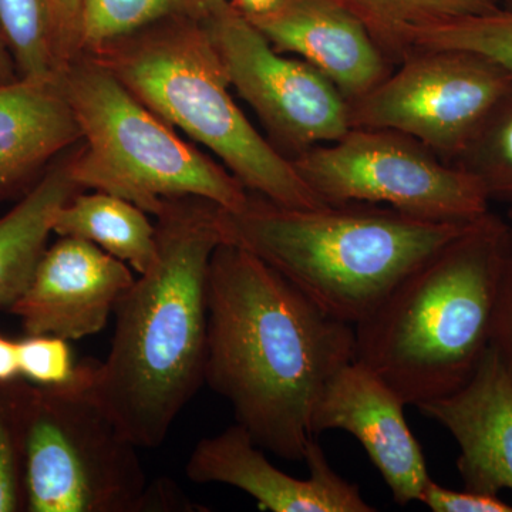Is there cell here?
I'll return each mask as SVG.
<instances>
[{"instance_id":"24","label":"cell","mask_w":512,"mask_h":512,"mask_svg":"<svg viewBox=\"0 0 512 512\" xmlns=\"http://www.w3.org/2000/svg\"><path fill=\"white\" fill-rule=\"evenodd\" d=\"M20 376L47 389H66L94 379L99 362H74L69 340L53 335H28L19 342Z\"/></svg>"},{"instance_id":"21","label":"cell","mask_w":512,"mask_h":512,"mask_svg":"<svg viewBox=\"0 0 512 512\" xmlns=\"http://www.w3.org/2000/svg\"><path fill=\"white\" fill-rule=\"evenodd\" d=\"M0 39L19 79L53 80L63 67L56 0H0Z\"/></svg>"},{"instance_id":"19","label":"cell","mask_w":512,"mask_h":512,"mask_svg":"<svg viewBox=\"0 0 512 512\" xmlns=\"http://www.w3.org/2000/svg\"><path fill=\"white\" fill-rule=\"evenodd\" d=\"M229 0H83L77 55H94L124 37L170 20L205 22Z\"/></svg>"},{"instance_id":"4","label":"cell","mask_w":512,"mask_h":512,"mask_svg":"<svg viewBox=\"0 0 512 512\" xmlns=\"http://www.w3.org/2000/svg\"><path fill=\"white\" fill-rule=\"evenodd\" d=\"M470 222L423 220L357 202L285 207L256 194L239 210L218 208L222 242L251 252L352 326Z\"/></svg>"},{"instance_id":"10","label":"cell","mask_w":512,"mask_h":512,"mask_svg":"<svg viewBox=\"0 0 512 512\" xmlns=\"http://www.w3.org/2000/svg\"><path fill=\"white\" fill-rule=\"evenodd\" d=\"M204 25L232 89L295 156L333 143L352 128L349 101L330 80L275 50L234 3Z\"/></svg>"},{"instance_id":"28","label":"cell","mask_w":512,"mask_h":512,"mask_svg":"<svg viewBox=\"0 0 512 512\" xmlns=\"http://www.w3.org/2000/svg\"><path fill=\"white\" fill-rule=\"evenodd\" d=\"M82 8L83 0H56L59 49L63 64L77 55V36Z\"/></svg>"},{"instance_id":"29","label":"cell","mask_w":512,"mask_h":512,"mask_svg":"<svg viewBox=\"0 0 512 512\" xmlns=\"http://www.w3.org/2000/svg\"><path fill=\"white\" fill-rule=\"evenodd\" d=\"M19 376V342L0 333V384L15 382Z\"/></svg>"},{"instance_id":"22","label":"cell","mask_w":512,"mask_h":512,"mask_svg":"<svg viewBox=\"0 0 512 512\" xmlns=\"http://www.w3.org/2000/svg\"><path fill=\"white\" fill-rule=\"evenodd\" d=\"M417 50L473 53L512 74V9L498 8L413 30L404 40L402 59Z\"/></svg>"},{"instance_id":"15","label":"cell","mask_w":512,"mask_h":512,"mask_svg":"<svg viewBox=\"0 0 512 512\" xmlns=\"http://www.w3.org/2000/svg\"><path fill=\"white\" fill-rule=\"evenodd\" d=\"M416 407L457 441L464 490L487 495L512 490V380L491 346L470 382Z\"/></svg>"},{"instance_id":"26","label":"cell","mask_w":512,"mask_h":512,"mask_svg":"<svg viewBox=\"0 0 512 512\" xmlns=\"http://www.w3.org/2000/svg\"><path fill=\"white\" fill-rule=\"evenodd\" d=\"M420 503L434 512H512V505L504 503L498 495L448 490L433 480L424 487Z\"/></svg>"},{"instance_id":"12","label":"cell","mask_w":512,"mask_h":512,"mask_svg":"<svg viewBox=\"0 0 512 512\" xmlns=\"http://www.w3.org/2000/svg\"><path fill=\"white\" fill-rule=\"evenodd\" d=\"M404 407L382 377L355 359L326 384L312 417L313 436L343 430L362 444L399 505L420 501L431 480Z\"/></svg>"},{"instance_id":"6","label":"cell","mask_w":512,"mask_h":512,"mask_svg":"<svg viewBox=\"0 0 512 512\" xmlns=\"http://www.w3.org/2000/svg\"><path fill=\"white\" fill-rule=\"evenodd\" d=\"M57 79L82 133L69 157L80 190L116 195L151 215L185 197L228 211L247 204V188L224 165L178 136L99 60L73 57Z\"/></svg>"},{"instance_id":"23","label":"cell","mask_w":512,"mask_h":512,"mask_svg":"<svg viewBox=\"0 0 512 512\" xmlns=\"http://www.w3.org/2000/svg\"><path fill=\"white\" fill-rule=\"evenodd\" d=\"M454 164L476 175L490 200L507 204L512 217V90Z\"/></svg>"},{"instance_id":"25","label":"cell","mask_w":512,"mask_h":512,"mask_svg":"<svg viewBox=\"0 0 512 512\" xmlns=\"http://www.w3.org/2000/svg\"><path fill=\"white\" fill-rule=\"evenodd\" d=\"M12 383L0 384V512L23 511L26 504L22 439Z\"/></svg>"},{"instance_id":"7","label":"cell","mask_w":512,"mask_h":512,"mask_svg":"<svg viewBox=\"0 0 512 512\" xmlns=\"http://www.w3.org/2000/svg\"><path fill=\"white\" fill-rule=\"evenodd\" d=\"M94 379L66 389L12 383L25 511L150 512L140 447L97 402Z\"/></svg>"},{"instance_id":"9","label":"cell","mask_w":512,"mask_h":512,"mask_svg":"<svg viewBox=\"0 0 512 512\" xmlns=\"http://www.w3.org/2000/svg\"><path fill=\"white\" fill-rule=\"evenodd\" d=\"M511 90L512 74L484 57L417 50L350 101V126L397 131L454 164Z\"/></svg>"},{"instance_id":"18","label":"cell","mask_w":512,"mask_h":512,"mask_svg":"<svg viewBox=\"0 0 512 512\" xmlns=\"http://www.w3.org/2000/svg\"><path fill=\"white\" fill-rule=\"evenodd\" d=\"M53 232L92 242L144 274L156 261L157 229L130 201L94 191L76 195L57 214Z\"/></svg>"},{"instance_id":"20","label":"cell","mask_w":512,"mask_h":512,"mask_svg":"<svg viewBox=\"0 0 512 512\" xmlns=\"http://www.w3.org/2000/svg\"><path fill=\"white\" fill-rule=\"evenodd\" d=\"M365 25L386 57L402 59L413 30L500 8V0H333Z\"/></svg>"},{"instance_id":"17","label":"cell","mask_w":512,"mask_h":512,"mask_svg":"<svg viewBox=\"0 0 512 512\" xmlns=\"http://www.w3.org/2000/svg\"><path fill=\"white\" fill-rule=\"evenodd\" d=\"M70 153H64L47 168L22 200L0 217V311H10L28 288L57 214L77 192L70 174Z\"/></svg>"},{"instance_id":"11","label":"cell","mask_w":512,"mask_h":512,"mask_svg":"<svg viewBox=\"0 0 512 512\" xmlns=\"http://www.w3.org/2000/svg\"><path fill=\"white\" fill-rule=\"evenodd\" d=\"M134 281L126 262L92 242L60 237L43 252L9 312L18 316L26 335L83 339L104 329Z\"/></svg>"},{"instance_id":"14","label":"cell","mask_w":512,"mask_h":512,"mask_svg":"<svg viewBox=\"0 0 512 512\" xmlns=\"http://www.w3.org/2000/svg\"><path fill=\"white\" fill-rule=\"evenodd\" d=\"M248 19L275 50L311 64L349 103L389 74L369 30L333 0H281L271 12Z\"/></svg>"},{"instance_id":"31","label":"cell","mask_w":512,"mask_h":512,"mask_svg":"<svg viewBox=\"0 0 512 512\" xmlns=\"http://www.w3.org/2000/svg\"><path fill=\"white\" fill-rule=\"evenodd\" d=\"M18 79L15 62L10 56L8 47L0 39V84L16 82Z\"/></svg>"},{"instance_id":"2","label":"cell","mask_w":512,"mask_h":512,"mask_svg":"<svg viewBox=\"0 0 512 512\" xmlns=\"http://www.w3.org/2000/svg\"><path fill=\"white\" fill-rule=\"evenodd\" d=\"M218 205L201 198L164 202L157 256L116 309L109 355L93 394L140 448L160 446L205 383L208 275L222 244Z\"/></svg>"},{"instance_id":"13","label":"cell","mask_w":512,"mask_h":512,"mask_svg":"<svg viewBox=\"0 0 512 512\" xmlns=\"http://www.w3.org/2000/svg\"><path fill=\"white\" fill-rule=\"evenodd\" d=\"M241 424L202 439L192 451L185 474L198 484H227L251 495L259 508L272 512H375L356 484L330 467L318 441L305 451L308 480L276 468Z\"/></svg>"},{"instance_id":"3","label":"cell","mask_w":512,"mask_h":512,"mask_svg":"<svg viewBox=\"0 0 512 512\" xmlns=\"http://www.w3.org/2000/svg\"><path fill=\"white\" fill-rule=\"evenodd\" d=\"M512 229L493 212L413 269L355 326L356 360L406 406L440 399L470 382L490 348Z\"/></svg>"},{"instance_id":"32","label":"cell","mask_w":512,"mask_h":512,"mask_svg":"<svg viewBox=\"0 0 512 512\" xmlns=\"http://www.w3.org/2000/svg\"><path fill=\"white\" fill-rule=\"evenodd\" d=\"M507 2H511L512 3V0H507Z\"/></svg>"},{"instance_id":"5","label":"cell","mask_w":512,"mask_h":512,"mask_svg":"<svg viewBox=\"0 0 512 512\" xmlns=\"http://www.w3.org/2000/svg\"><path fill=\"white\" fill-rule=\"evenodd\" d=\"M86 56L171 127L208 148L252 194L285 207L328 204L239 109L204 22L157 23Z\"/></svg>"},{"instance_id":"30","label":"cell","mask_w":512,"mask_h":512,"mask_svg":"<svg viewBox=\"0 0 512 512\" xmlns=\"http://www.w3.org/2000/svg\"><path fill=\"white\" fill-rule=\"evenodd\" d=\"M281 0H234V5L237 6L247 18H255V16L265 15L271 12L279 5Z\"/></svg>"},{"instance_id":"1","label":"cell","mask_w":512,"mask_h":512,"mask_svg":"<svg viewBox=\"0 0 512 512\" xmlns=\"http://www.w3.org/2000/svg\"><path fill=\"white\" fill-rule=\"evenodd\" d=\"M355 359V326L323 312L251 252L225 242L215 249L205 383L259 447L303 461L326 384Z\"/></svg>"},{"instance_id":"8","label":"cell","mask_w":512,"mask_h":512,"mask_svg":"<svg viewBox=\"0 0 512 512\" xmlns=\"http://www.w3.org/2000/svg\"><path fill=\"white\" fill-rule=\"evenodd\" d=\"M296 170L328 204H373L431 221L468 222L490 212L476 175L409 136L350 128L333 143L292 158Z\"/></svg>"},{"instance_id":"27","label":"cell","mask_w":512,"mask_h":512,"mask_svg":"<svg viewBox=\"0 0 512 512\" xmlns=\"http://www.w3.org/2000/svg\"><path fill=\"white\" fill-rule=\"evenodd\" d=\"M490 346L504 363L512 380V252L498 289Z\"/></svg>"},{"instance_id":"16","label":"cell","mask_w":512,"mask_h":512,"mask_svg":"<svg viewBox=\"0 0 512 512\" xmlns=\"http://www.w3.org/2000/svg\"><path fill=\"white\" fill-rule=\"evenodd\" d=\"M80 141L59 79L0 84V202L26 194Z\"/></svg>"}]
</instances>
